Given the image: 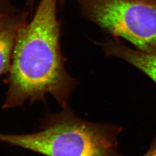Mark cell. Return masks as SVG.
Returning <instances> with one entry per match:
<instances>
[{
	"label": "cell",
	"instance_id": "6da1fadb",
	"mask_svg": "<svg viewBox=\"0 0 156 156\" xmlns=\"http://www.w3.org/2000/svg\"><path fill=\"white\" fill-rule=\"evenodd\" d=\"M58 0H40L32 20L19 30L9 69L4 108L44 101L50 94L63 108L76 80L67 73L56 16Z\"/></svg>",
	"mask_w": 156,
	"mask_h": 156
},
{
	"label": "cell",
	"instance_id": "7a4b0ae2",
	"mask_svg": "<svg viewBox=\"0 0 156 156\" xmlns=\"http://www.w3.org/2000/svg\"><path fill=\"white\" fill-rule=\"evenodd\" d=\"M122 128L90 122L68 108L48 115L42 130L33 134H0V142L45 156H122L118 138Z\"/></svg>",
	"mask_w": 156,
	"mask_h": 156
},
{
	"label": "cell",
	"instance_id": "3957f363",
	"mask_svg": "<svg viewBox=\"0 0 156 156\" xmlns=\"http://www.w3.org/2000/svg\"><path fill=\"white\" fill-rule=\"evenodd\" d=\"M85 16L116 38L156 56L155 0H77Z\"/></svg>",
	"mask_w": 156,
	"mask_h": 156
},
{
	"label": "cell",
	"instance_id": "277c9868",
	"mask_svg": "<svg viewBox=\"0 0 156 156\" xmlns=\"http://www.w3.org/2000/svg\"><path fill=\"white\" fill-rule=\"evenodd\" d=\"M108 56L123 59L144 73L156 84V56L129 48L116 38L102 44Z\"/></svg>",
	"mask_w": 156,
	"mask_h": 156
},
{
	"label": "cell",
	"instance_id": "5b68a950",
	"mask_svg": "<svg viewBox=\"0 0 156 156\" xmlns=\"http://www.w3.org/2000/svg\"><path fill=\"white\" fill-rule=\"evenodd\" d=\"M26 22L24 13L15 12L0 18V75L10 69L17 36Z\"/></svg>",
	"mask_w": 156,
	"mask_h": 156
},
{
	"label": "cell",
	"instance_id": "8992f818",
	"mask_svg": "<svg viewBox=\"0 0 156 156\" xmlns=\"http://www.w3.org/2000/svg\"><path fill=\"white\" fill-rule=\"evenodd\" d=\"M15 12L9 0H0V18Z\"/></svg>",
	"mask_w": 156,
	"mask_h": 156
},
{
	"label": "cell",
	"instance_id": "52a82bcc",
	"mask_svg": "<svg viewBox=\"0 0 156 156\" xmlns=\"http://www.w3.org/2000/svg\"><path fill=\"white\" fill-rule=\"evenodd\" d=\"M142 156H156V138L152 142L148 151Z\"/></svg>",
	"mask_w": 156,
	"mask_h": 156
},
{
	"label": "cell",
	"instance_id": "ba28073f",
	"mask_svg": "<svg viewBox=\"0 0 156 156\" xmlns=\"http://www.w3.org/2000/svg\"><path fill=\"white\" fill-rule=\"evenodd\" d=\"M65 1H66V0H58V2L61 5H62V4L65 2Z\"/></svg>",
	"mask_w": 156,
	"mask_h": 156
},
{
	"label": "cell",
	"instance_id": "9c48e42d",
	"mask_svg": "<svg viewBox=\"0 0 156 156\" xmlns=\"http://www.w3.org/2000/svg\"><path fill=\"white\" fill-rule=\"evenodd\" d=\"M34 0H28V1H29V2H30V4H32V3L34 2Z\"/></svg>",
	"mask_w": 156,
	"mask_h": 156
},
{
	"label": "cell",
	"instance_id": "30bf717a",
	"mask_svg": "<svg viewBox=\"0 0 156 156\" xmlns=\"http://www.w3.org/2000/svg\"><path fill=\"white\" fill-rule=\"evenodd\" d=\"M155 1H156V0H155Z\"/></svg>",
	"mask_w": 156,
	"mask_h": 156
}]
</instances>
